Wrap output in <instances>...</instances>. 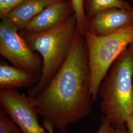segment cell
I'll list each match as a JSON object with an SVG mask.
<instances>
[{
	"mask_svg": "<svg viewBox=\"0 0 133 133\" xmlns=\"http://www.w3.org/2000/svg\"><path fill=\"white\" fill-rule=\"evenodd\" d=\"M61 0H25L11 10L4 17L22 30L27 24L49 5Z\"/></svg>",
	"mask_w": 133,
	"mask_h": 133,
	"instance_id": "10",
	"label": "cell"
},
{
	"mask_svg": "<svg viewBox=\"0 0 133 133\" xmlns=\"http://www.w3.org/2000/svg\"><path fill=\"white\" fill-rule=\"evenodd\" d=\"M112 133H133V116L132 120L131 123L127 127L126 130H121L114 129Z\"/></svg>",
	"mask_w": 133,
	"mask_h": 133,
	"instance_id": "16",
	"label": "cell"
},
{
	"mask_svg": "<svg viewBox=\"0 0 133 133\" xmlns=\"http://www.w3.org/2000/svg\"><path fill=\"white\" fill-rule=\"evenodd\" d=\"M0 22V54L13 66L41 72L42 58L30 48L19 30L6 18Z\"/></svg>",
	"mask_w": 133,
	"mask_h": 133,
	"instance_id": "5",
	"label": "cell"
},
{
	"mask_svg": "<svg viewBox=\"0 0 133 133\" xmlns=\"http://www.w3.org/2000/svg\"><path fill=\"white\" fill-rule=\"evenodd\" d=\"M43 127L48 133H54V127L46 120H44L43 122ZM114 128L110 123L109 120L104 116L102 118V124L95 133H112Z\"/></svg>",
	"mask_w": 133,
	"mask_h": 133,
	"instance_id": "14",
	"label": "cell"
},
{
	"mask_svg": "<svg viewBox=\"0 0 133 133\" xmlns=\"http://www.w3.org/2000/svg\"><path fill=\"white\" fill-rule=\"evenodd\" d=\"M133 44L110 66L99 88L100 109L114 129L124 130L133 116Z\"/></svg>",
	"mask_w": 133,
	"mask_h": 133,
	"instance_id": "2",
	"label": "cell"
},
{
	"mask_svg": "<svg viewBox=\"0 0 133 133\" xmlns=\"http://www.w3.org/2000/svg\"><path fill=\"white\" fill-rule=\"evenodd\" d=\"M87 47L91 74V94L97 99L100 85L109 70L121 53L133 44V25L103 37L86 31L84 34Z\"/></svg>",
	"mask_w": 133,
	"mask_h": 133,
	"instance_id": "4",
	"label": "cell"
},
{
	"mask_svg": "<svg viewBox=\"0 0 133 133\" xmlns=\"http://www.w3.org/2000/svg\"><path fill=\"white\" fill-rule=\"evenodd\" d=\"M76 30L74 14L63 23L45 32L19 30L30 48L39 54L43 61L41 78L29 89L28 96L35 97L38 95L61 66L70 50Z\"/></svg>",
	"mask_w": 133,
	"mask_h": 133,
	"instance_id": "3",
	"label": "cell"
},
{
	"mask_svg": "<svg viewBox=\"0 0 133 133\" xmlns=\"http://www.w3.org/2000/svg\"><path fill=\"white\" fill-rule=\"evenodd\" d=\"M87 44L76 30L71 48L61 66L34 97L38 114L61 133L88 116L93 100Z\"/></svg>",
	"mask_w": 133,
	"mask_h": 133,
	"instance_id": "1",
	"label": "cell"
},
{
	"mask_svg": "<svg viewBox=\"0 0 133 133\" xmlns=\"http://www.w3.org/2000/svg\"><path fill=\"white\" fill-rule=\"evenodd\" d=\"M86 16H90L112 8L133 10V7L124 0H83Z\"/></svg>",
	"mask_w": 133,
	"mask_h": 133,
	"instance_id": "11",
	"label": "cell"
},
{
	"mask_svg": "<svg viewBox=\"0 0 133 133\" xmlns=\"http://www.w3.org/2000/svg\"><path fill=\"white\" fill-rule=\"evenodd\" d=\"M4 109H0V133H23L14 121L8 117Z\"/></svg>",
	"mask_w": 133,
	"mask_h": 133,
	"instance_id": "13",
	"label": "cell"
},
{
	"mask_svg": "<svg viewBox=\"0 0 133 133\" xmlns=\"http://www.w3.org/2000/svg\"><path fill=\"white\" fill-rule=\"evenodd\" d=\"M41 76V72L11 66L4 60L0 62V89L31 87L38 83Z\"/></svg>",
	"mask_w": 133,
	"mask_h": 133,
	"instance_id": "9",
	"label": "cell"
},
{
	"mask_svg": "<svg viewBox=\"0 0 133 133\" xmlns=\"http://www.w3.org/2000/svg\"><path fill=\"white\" fill-rule=\"evenodd\" d=\"M77 21V29L81 35L86 31L87 18L83 8V0H71Z\"/></svg>",
	"mask_w": 133,
	"mask_h": 133,
	"instance_id": "12",
	"label": "cell"
},
{
	"mask_svg": "<svg viewBox=\"0 0 133 133\" xmlns=\"http://www.w3.org/2000/svg\"><path fill=\"white\" fill-rule=\"evenodd\" d=\"M86 18V31L95 36L103 37L133 25V10L112 8Z\"/></svg>",
	"mask_w": 133,
	"mask_h": 133,
	"instance_id": "7",
	"label": "cell"
},
{
	"mask_svg": "<svg viewBox=\"0 0 133 133\" xmlns=\"http://www.w3.org/2000/svg\"><path fill=\"white\" fill-rule=\"evenodd\" d=\"M25 0H0V18L5 17L15 7Z\"/></svg>",
	"mask_w": 133,
	"mask_h": 133,
	"instance_id": "15",
	"label": "cell"
},
{
	"mask_svg": "<svg viewBox=\"0 0 133 133\" xmlns=\"http://www.w3.org/2000/svg\"><path fill=\"white\" fill-rule=\"evenodd\" d=\"M74 14L71 0H61L46 8L23 30L32 32H45L63 23Z\"/></svg>",
	"mask_w": 133,
	"mask_h": 133,
	"instance_id": "8",
	"label": "cell"
},
{
	"mask_svg": "<svg viewBox=\"0 0 133 133\" xmlns=\"http://www.w3.org/2000/svg\"><path fill=\"white\" fill-rule=\"evenodd\" d=\"M1 108L23 133H45L38 121L35 98L16 89H0Z\"/></svg>",
	"mask_w": 133,
	"mask_h": 133,
	"instance_id": "6",
	"label": "cell"
}]
</instances>
